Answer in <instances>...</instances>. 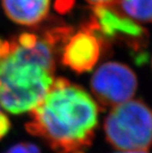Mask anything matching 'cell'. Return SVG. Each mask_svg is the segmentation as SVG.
Segmentation results:
<instances>
[{"mask_svg": "<svg viewBox=\"0 0 152 153\" xmlns=\"http://www.w3.org/2000/svg\"><path fill=\"white\" fill-rule=\"evenodd\" d=\"M98 114L99 106L82 87L59 77L30 111L25 128L56 153H74L91 146Z\"/></svg>", "mask_w": 152, "mask_h": 153, "instance_id": "obj_1", "label": "cell"}, {"mask_svg": "<svg viewBox=\"0 0 152 153\" xmlns=\"http://www.w3.org/2000/svg\"><path fill=\"white\" fill-rule=\"evenodd\" d=\"M0 45V104L11 114L33 110L54 81L56 45L43 34L22 33Z\"/></svg>", "mask_w": 152, "mask_h": 153, "instance_id": "obj_2", "label": "cell"}, {"mask_svg": "<svg viewBox=\"0 0 152 153\" xmlns=\"http://www.w3.org/2000/svg\"><path fill=\"white\" fill-rule=\"evenodd\" d=\"M106 139L122 151L146 150L152 144V111L141 100L112 108L104 123Z\"/></svg>", "mask_w": 152, "mask_h": 153, "instance_id": "obj_3", "label": "cell"}, {"mask_svg": "<svg viewBox=\"0 0 152 153\" xmlns=\"http://www.w3.org/2000/svg\"><path fill=\"white\" fill-rule=\"evenodd\" d=\"M137 89L135 73L124 63L110 61L102 64L91 79V90L101 108H114L128 102Z\"/></svg>", "mask_w": 152, "mask_h": 153, "instance_id": "obj_4", "label": "cell"}, {"mask_svg": "<svg viewBox=\"0 0 152 153\" xmlns=\"http://www.w3.org/2000/svg\"><path fill=\"white\" fill-rule=\"evenodd\" d=\"M87 26L102 44L119 42L125 43L133 50H139L146 45L148 39L144 28L114 7H92L91 21Z\"/></svg>", "mask_w": 152, "mask_h": 153, "instance_id": "obj_5", "label": "cell"}, {"mask_svg": "<svg viewBox=\"0 0 152 153\" xmlns=\"http://www.w3.org/2000/svg\"><path fill=\"white\" fill-rule=\"evenodd\" d=\"M104 45L87 24L69 37L61 48V63L76 73L91 71L98 62Z\"/></svg>", "mask_w": 152, "mask_h": 153, "instance_id": "obj_6", "label": "cell"}, {"mask_svg": "<svg viewBox=\"0 0 152 153\" xmlns=\"http://www.w3.org/2000/svg\"><path fill=\"white\" fill-rule=\"evenodd\" d=\"M2 7L11 21L31 27L46 20L50 0H2Z\"/></svg>", "mask_w": 152, "mask_h": 153, "instance_id": "obj_7", "label": "cell"}, {"mask_svg": "<svg viewBox=\"0 0 152 153\" xmlns=\"http://www.w3.org/2000/svg\"><path fill=\"white\" fill-rule=\"evenodd\" d=\"M113 7L136 23L152 22V0H118Z\"/></svg>", "mask_w": 152, "mask_h": 153, "instance_id": "obj_8", "label": "cell"}, {"mask_svg": "<svg viewBox=\"0 0 152 153\" xmlns=\"http://www.w3.org/2000/svg\"><path fill=\"white\" fill-rule=\"evenodd\" d=\"M4 153H41L37 145L30 142H21L13 145Z\"/></svg>", "mask_w": 152, "mask_h": 153, "instance_id": "obj_9", "label": "cell"}, {"mask_svg": "<svg viewBox=\"0 0 152 153\" xmlns=\"http://www.w3.org/2000/svg\"><path fill=\"white\" fill-rule=\"evenodd\" d=\"M11 128L10 120L5 114L0 112V140L7 134Z\"/></svg>", "mask_w": 152, "mask_h": 153, "instance_id": "obj_10", "label": "cell"}, {"mask_svg": "<svg viewBox=\"0 0 152 153\" xmlns=\"http://www.w3.org/2000/svg\"><path fill=\"white\" fill-rule=\"evenodd\" d=\"M92 7H113L118 0H85Z\"/></svg>", "mask_w": 152, "mask_h": 153, "instance_id": "obj_11", "label": "cell"}, {"mask_svg": "<svg viewBox=\"0 0 152 153\" xmlns=\"http://www.w3.org/2000/svg\"><path fill=\"white\" fill-rule=\"evenodd\" d=\"M122 153H148L146 150H137V151H125Z\"/></svg>", "mask_w": 152, "mask_h": 153, "instance_id": "obj_12", "label": "cell"}, {"mask_svg": "<svg viewBox=\"0 0 152 153\" xmlns=\"http://www.w3.org/2000/svg\"><path fill=\"white\" fill-rule=\"evenodd\" d=\"M74 153H83V152H80V151H78V152H74Z\"/></svg>", "mask_w": 152, "mask_h": 153, "instance_id": "obj_13", "label": "cell"}, {"mask_svg": "<svg viewBox=\"0 0 152 153\" xmlns=\"http://www.w3.org/2000/svg\"><path fill=\"white\" fill-rule=\"evenodd\" d=\"M0 89H1V84H0Z\"/></svg>", "mask_w": 152, "mask_h": 153, "instance_id": "obj_14", "label": "cell"}]
</instances>
